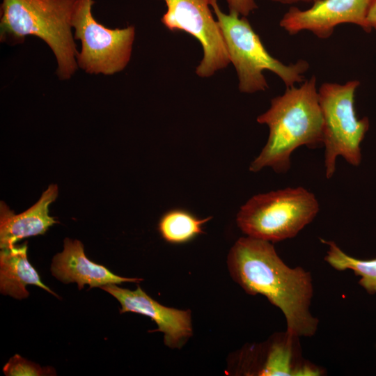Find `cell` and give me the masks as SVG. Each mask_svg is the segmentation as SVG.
Masks as SVG:
<instances>
[{
    "mask_svg": "<svg viewBox=\"0 0 376 376\" xmlns=\"http://www.w3.org/2000/svg\"><path fill=\"white\" fill-rule=\"evenodd\" d=\"M359 85V80L343 84L324 82L318 89L327 179L335 173L337 157L353 166L361 162L360 144L369 128V120L367 117L358 119L354 110V95Z\"/></svg>",
    "mask_w": 376,
    "mask_h": 376,
    "instance_id": "6",
    "label": "cell"
},
{
    "mask_svg": "<svg viewBox=\"0 0 376 376\" xmlns=\"http://www.w3.org/2000/svg\"><path fill=\"white\" fill-rule=\"evenodd\" d=\"M77 0H2L0 42L22 44L27 36L42 40L57 63L60 80L70 79L78 69V50L72 17Z\"/></svg>",
    "mask_w": 376,
    "mask_h": 376,
    "instance_id": "3",
    "label": "cell"
},
{
    "mask_svg": "<svg viewBox=\"0 0 376 376\" xmlns=\"http://www.w3.org/2000/svg\"><path fill=\"white\" fill-rule=\"evenodd\" d=\"M167 10L162 23L171 31H185L196 38L203 57L195 72L208 78L230 63L225 39L210 10V0H164Z\"/></svg>",
    "mask_w": 376,
    "mask_h": 376,
    "instance_id": "8",
    "label": "cell"
},
{
    "mask_svg": "<svg viewBox=\"0 0 376 376\" xmlns=\"http://www.w3.org/2000/svg\"><path fill=\"white\" fill-rule=\"evenodd\" d=\"M100 288L120 304V313L141 314L154 321L158 328L152 331L164 333L165 345L181 348L193 334L191 311L163 306L148 295L139 285L134 290L108 284Z\"/></svg>",
    "mask_w": 376,
    "mask_h": 376,
    "instance_id": "10",
    "label": "cell"
},
{
    "mask_svg": "<svg viewBox=\"0 0 376 376\" xmlns=\"http://www.w3.org/2000/svg\"><path fill=\"white\" fill-rule=\"evenodd\" d=\"M210 6L222 31L230 62L235 67L240 92L251 94L266 91L269 85L265 70L277 75L286 88L304 81V74L309 68L306 61L283 63L267 51L246 17L224 13L217 0H210Z\"/></svg>",
    "mask_w": 376,
    "mask_h": 376,
    "instance_id": "4",
    "label": "cell"
},
{
    "mask_svg": "<svg viewBox=\"0 0 376 376\" xmlns=\"http://www.w3.org/2000/svg\"><path fill=\"white\" fill-rule=\"evenodd\" d=\"M212 218L200 219L187 210L175 208L161 217L157 228L161 237L166 242L180 244L205 233L203 226Z\"/></svg>",
    "mask_w": 376,
    "mask_h": 376,
    "instance_id": "14",
    "label": "cell"
},
{
    "mask_svg": "<svg viewBox=\"0 0 376 376\" xmlns=\"http://www.w3.org/2000/svg\"><path fill=\"white\" fill-rule=\"evenodd\" d=\"M316 83L313 75L299 86L286 88L257 117L258 123L268 126L269 133L265 146L250 164L251 171L270 167L276 173H285L290 167L295 150L322 143V116Z\"/></svg>",
    "mask_w": 376,
    "mask_h": 376,
    "instance_id": "2",
    "label": "cell"
},
{
    "mask_svg": "<svg viewBox=\"0 0 376 376\" xmlns=\"http://www.w3.org/2000/svg\"><path fill=\"white\" fill-rule=\"evenodd\" d=\"M227 265L232 279L246 292L266 297L282 311L290 337L315 334L318 320L309 309L313 295L311 274L301 267H288L270 242L240 237L228 253Z\"/></svg>",
    "mask_w": 376,
    "mask_h": 376,
    "instance_id": "1",
    "label": "cell"
},
{
    "mask_svg": "<svg viewBox=\"0 0 376 376\" xmlns=\"http://www.w3.org/2000/svg\"><path fill=\"white\" fill-rule=\"evenodd\" d=\"M41 288L58 297L45 285L37 271L27 259V243L21 246L1 249L0 251V291L17 299L26 298L29 292L26 285Z\"/></svg>",
    "mask_w": 376,
    "mask_h": 376,
    "instance_id": "13",
    "label": "cell"
},
{
    "mask_svg": "<svg viewBox=\"0 0 376 376\" xmlns=\"http://www.w3.org/2000/svg\"><path fill=\"white\" fill-rule=\"evenodd\" d=\"M329 246L324 260L334 269L352 270L360 276L359 283L370 294L376 293V259L359 260L348 256L333 241L322 240Z\"/></svg>",
    "mask_w": 376,
    "mask_h": 376,
    "instance_id": "15",
    "label": "cell"
},
{
    "mask_svg": "<svg viewBox=\"0 0 376 376\" xmlns=\"http://www.w3.org/2000/svg\"><path fill=\"white\" fill-rule=\"evenodd\" d=\"M58 196L56 185H50L38 201L24 212L15 214L5 203L0 205V247L10 248L25 237L43 235L58 223L49 214V205Z\"/></svg>",
    "mask_w": 376,
    "mask_h": 376,
    "instance_id": "12",
    "label": "cell"
},
{
    "mask_svg": "<svg viewBox=\"0 0 376 376\" xmlns=\"http://www.w3.org/2000/svg\"><path fill=\"white\" fill-rule=\"evenodd\" d=\"M51 272L54 277L65 284L76 283L79 290H82L86 284L91 289L124 282L139 283L143 281L140 278L119 276L106 267L93 263L85 255L83 244L69 238L64 240L63 251L53 258Z\"/></svg>",
    "mask_w": 376,
    "mask_h": 376,
    "instance_id": "11",
    "label": "cell"
},
{
    "mask_svg": "<svg viewBox=\"0 0 376 376\" xmlns=\"http://www.w3.org/2000/svg\"><path fill=\"white\" fill-rule=\"evenodd\" d=\"M260 373L261 375H290L288 368V350L280 345L274 346L265 367Z\"/></svg>",
    "mask_w": 376,
    "mask_h": 376,
    "instance_id": "17",
    "label": "cell"
},
{
    "mask_svg": "<svg viewBox=\"0 0 376 376\" xmlns=\"http://www.w3.org/2000/svg\"><path fill=\"white\" fill-rule=\"evenodd\" d=\"M370 0H313L306 10L291 7L283 15L279 26L288 34L303 31L317 38L327 39L342 24H353L369 33L367 11Z\"/></svg>",
    "mask_w": 376,
    "mask_h": 376,
    "instance_id": "9",
    "label": "cell"
},
{
    "mask_svg": "<svg viewBox=\"0 0 376 376\" xmlns=\"http://www.w3.org/2000/svg\"><path fill=\"white\" fill-rule=\"evenodd\" d=\"M270 1L280 3L282 4H292V3H297L299 2H310V1H313V0H270Z\"/></svg>",
    "mask_w": 376,
    "mask_h": 376,
    "instance_id": "20",
    "label": "cell"
},
{
    "mask_svg": "<svg viewBox=\"0 0 376 376\" xmlns=\"http://www.w3.org/2000/svg\"><path fill=\"white\" fill-rule=\"evenodd\" d=\"M319 209L313 193L288 187L253 196L240 207L236 221L247 236L276 242L295 237Z\"/></svg>",
    "mask_w": 376,
    "mask_h": 376,
    "instance_id": "5",
    "label": "cell"
},
{
    "mask_svg": "<svg viewBox=\"0 0 376 376\" xmlns=\"http://www.w3.org/2000/svg\"><path fill=\"white\" fill-rule=\"evenodd\" d=\"M229 13L247 17L258 8L256 0H226Z\"/></svg>",
    "mask_w": 376,
    "mask_h": 376,
    "instance_id": "18",
    "label": "cell"
},
{
    "mask_svg": "<svg viewBox=\"0 0 376 376\" xmlns=\"http://www.w3.org/2000/svg\"><path fill=\"white\" fill-rule=\"evenodd\" d=\"M367 21L370 29L376 31V0L369 1Z\"/></svg>",
    "mask_w": 376,
    "mask_h": 376,
    "instance_id": "19",
    "label": "cell"
},
{
    "mask_svg": "<svg viewBox=\"0 0 376 376\" xmlns=\"http://www.w3.org/2000/svg\"><path fill=\"white\" fill-rule=\"evenodd\" d=\"M3 372L7 376H43L56 375V372L51 367H41L40 365L29 361L19 354L12 357L3 368Z\"/></svg>",
    "mask_w": 376,
    "mask_h": 376,
    "instance_id": "16",
    "label": "cell"
},
{
    "mask_svg": "<svg viewBox=\"0 0 376 376\" xmlns=\"http://www.w3.org/2000/svg\"><path fill=\"white\" fill-rule=\"evenodd\" d=\"M94 0H77L72 17L74 38L81 41L78 67L90 75H113L130 61L135 39L133 25L109 29L93 17Z\"/></svg>",
    "mask_w": 376,
    "mask_h": 376,
    "instance_id": "7",
    "label": "cell"
}]
</instances>
